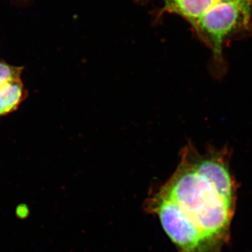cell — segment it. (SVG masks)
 <instances>
[{
  "label": "cell",
  "instance_id": "6da1fadb",
  "mask_svg": "<svg viewBox=\"0 0 252 252\" xmlns=\"http://www.w3.org/2000/svg\"><path fill=\"white\" fill-rule=\"evenodd\" d=\"M177 170L157 193L177 204L203 235L212 252H221L230 237L237 184L227 147L200 153L189 143Z\"/></svg>",
  "mask_w": 252,
  "mask_h": 252
},
{
  "label": "cell",
  "instance_id": "7a4b0ae2",
  "mask_svg": "<svg viewBox=\"0 0 252 252\" xmlns=\"http://www.w3.org/2000/svg\"><path fill=\"white\" fill-rule=\"evenodd\" d=\"M251 16L250 0L218 1L199 20L195 29L212 48L217 64H223L225 39L246 25Z\"/></svg>",
  "mask_w": 252,
  "mask_h": 252
},
{
  "label": "cell",
  "instance_id": "3957f363",
  "mask_svg": "<svg viewBox=\"0 0 252 252\" xmlns=\"http://www.w3.org/2000/svg\"><path fill=\"white\" fill-rule=\"evenodd\" d=\"M149 207L157 214L179 252H212L203 235L175 202L157 193L149 202Z\"/></svg>",
  "mask_w": 252,
  "mask_h": 252
},
{
  "label": "cell",
  "instance_id": "277c9868",
  "mask_svg": "<svg viewBox=\"0 0 252 252\" xmlns=\"http://www.w3.org/2000/svg\"><path fill=\"white\" fill-rule=\"evenodd\" d=\"M28 93L21 78L5 83L0 86V118L16 112Z\"/></svg>",
  "mask_w": 252,
  "mask_h": 252
},
{
  "label": "cell",
  "instance_id": "5b68a950",
  "mask_svg": "<svg viewBox=\"0 0 252 252\" xmlns=\"http://www.w3.org/2000/svg\"><path fill=\"white\" fill-rule=\"evenodd\" d=\"M171 7L194 26L219 0H170Z\"/></svg>",
  "mask_w": 252,
  "mask_h": 252
},
{
  "label": "cell",
  "instance_id": "8992f818",
  "mask_svg": "<svg viewBox=\"0 0 252 252\" xmlns=\"http://www.w3.org/2000/svg\"><path fill=\"white\" fill-rule=\"evenodd\" d=\"M24 67L11 65L0 59V86L8 81L21 78Z\"/></svg>",
  "mask_w": 252,
  "mask_h": 252
},
{
  "label": "cell",
  "instance_id": "52a82bcc",
  "mask_svg": "<svg viewBox=\"0 0 252 252\" xmlns=\"http://www.w3.org/2000/svg\"><path fill=\"white\" fill-rule=\"evenodd\" d=\"M30 215L29 207L26 204H20L16 208V215L20 220L27 219Z\"/></svg>",
  "mask_w": 252,
  "mask_h": 252
},
{
  "label": "cell",
  "instance_id": "ba28073f",
  "mask_svg": "<svg viewBox=\"0 0 252 252\" xmlns=\"http://www.w3.org/2000/svg\"><path fill=\"white\" fill-rule=\"evenodd\" d=\"M220 1H233V0H219Z\"/></svg>",
  "mask_w": 252,
  "mask_h": 252
}]
</instances>
